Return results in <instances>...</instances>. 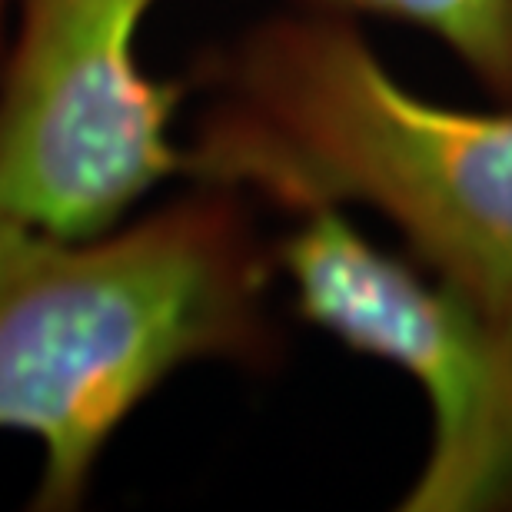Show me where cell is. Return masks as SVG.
<instances>
[{
  "label": "cell",
  "instance_id": "cell-1",
  "mask_svg": "<svg viewBox=\"0 0 512 512\" xmlns=\"http://www.w3.org/2000/svg\"><path fill=\"white\" fill-rule=\"evenodd\" d=\"M190 87L207 94L190 183L290 217L373 210L426 273L512 336V107L419 97L356 20L303 7L210 50Z\"/></svg>",
  "mask_w": 512,
  "mask_h": 512
},
{
  "label": "cell",
  "instance_id": "cell-2",
  "mask_svg": "<svg viewBox=\"0 0 512 512\" xmlns=\"http://www.w3.org/2000/svg\"><path fill=\"white\" fill-rule=\"evenodd\" d=\"M276 276L253 200L210 183L94 237L0 223V433L44 449L30 509L84 503L107 443L173 373L270 370Z\"/></svg>",
  "mask_w": 512,
  "mask_h": 512
},
{
  "label": "cell",
  "instance_id": "cell-3",
  "mask_svg": "<svg viewBox=\"0 0 512 512\" xmlns=\"http://www.w3.org/2000/svg\"><path fill=\"white\" fill-rule=\"evenodd\" d=\"M157 0H20L0 64V223L94 237L167 177H187L173 117L190 80L140 64Z\"/></svg>",
  "mask_w": 512,
  "mask_h": 512
},
{
  "label": "cell",
  "instance_id": "cell-4",
  "mask_svg": "<svg viewBox=\"0 0 512 512\" xmlns=\"http://www.w3.org/2000/svg\"><path fill=\"white\" fill-rule=\"evenodd\" d=\"M273 260L306 323L423 393L429 446L399 509H512V336L433 273L373 247L346 210L296 213Z\"/></svg>",
  "mask_w": 512,
  "mask_h": 512
},
{
  "label": "cell",
  "instance_id": "cell-5",
  "mask_svg": "<svg viewBox=\"0 0 512 512\" xmlns=\"http://www.w3.org/2000/svg\"><path fill=\"white\" fill-rule=\"evenodd\" d=\"M333 17H383L436 37L496 104L512 107V0H293Z\"/></svg>",
  "mask_w": 512,
  "mask_h": 512
},
{
  "label": "cell",
  "instance_id": "cell-6",
  "mask_svg": "<svg viewBox=\"0 0 512 512\" xmlns=\"http://www.w3.org/2000/svg\"><path fill=\"white\" fill-rule=\"evenodd\" d=\"M7 4H10V0H0V30H4V17H7Z\"/></svg>",
  "mask_w": 512,
  "mask_h": 512
}]
</instances>
